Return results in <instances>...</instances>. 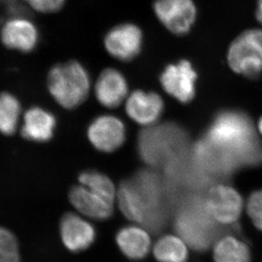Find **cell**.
<instances>
[{"label": "cell", "mask_w": 262, "mask_h": 262, "mask_svg": "<svg viewBox=\"0 0 262 262\" xmlns=\"http://www.w3.org/2000/svg\"><path fill=\"white\" fill-rule=\"evenodd\" d=\"M20 105L15 96L0 93V132L5 136L15 133L20 119Z\"/></svg>", "instance_id": "cell-20"}, {"label": "cell", "mask_w": 262, "mask_h": 262, "mask_svg": "<svg viewBox=\"0 0 262 262\" xmlns=\"http://www.w3.org/2000/svg\"><path fill=\"white\" fill-rule=\"evenodd\" d=\"M71 204L79 213L96 221H105L114 214V203L83 185L72 187Z\"/></svg>", "instance_id": "cell-15"}, {"label": "cell", "mask_w": 262, "mask_h": 262, "mask_svg": "<svg viewBox=\"0 0 262 262\" xmlns=\"http://www.w3.org/2000/svg\"><path fill=\"white\" fill-rule=\"evenodd\" d=\"M0 40L9 50L29 53L38 46L39 31L35 23L25 15H13L3 23Z\"/></svg>", "instance_id": "cell-9"}, {"label": "cell", "mask_w": 262, "mask_h": 262, "mask_svg": "<svg viewBox=\"0 0 262 262\" xmlns=\"http://www.w3.org/2000/svg\"><path fill=\"white\" fill-rule=\"evenodd\" d=\"M129 85L124 74L115 68L104 69L95 86L96 98L106 108H116L126 100Z\"/></svg>", "instance_id": "cell-12"}, {"label": "cell", "mask_w": 262, "mask_h": 262, "mask_svg": "<svg viewBox=\"0 0 262 262\" xmlns=\"http://www.w3.org/2000/svg\"><path fill=\"white\" fill-rule=\"evenodd\" d=\"M48 88L59 105L66 109H74L88 97L91 78L88 71L80 62L67 61L51 68Z\"/></svg>", "instance_id": "cell-2"}, {"label": "cell", "mask_w": 262, "mask_h": 262, "mask_svg": "<svg viewBox=\"0 0 262 262\" xmlns=\"http://www.w3.org/2000/svg\"><path fill=\"white\" fill-rule=\"evenodd\" d=\"M188 248L179 235H164L154 245V257L158 262H187Z\"/></svg>", "instance_id": "cell-19"}, {"label": "cell", "mask_w": 262, "mask_h": 262, "mask_svg": "<svg viewBox=\"0 0 262 262\" xmlns=\"http://www.w3.org/2000/svg\"><path fill=\"white\" fill-rule=\"evenodd\" d=\"M227 64L237 74L256 78L262 73V29L243 31L230 43Z\"/></svg>", "instance_id": "cell-3"}, {"label": "cell", "mask_w": 262, "mask_h": 262, "mask_svg": "<svg viewBox=\"0 0 262 262\" xmlns=\"http://www.w3.org/2000/svg\"><path fill=\"white\" fill-rule=\"evenodd\" d=\"M216 224L205 209L204 214L185 212L180 214L176 229L189 247L196 251H204L217 240Z\"/></svg>", "instance_id": "cell-7"}, {"label": "cell", "mask_w": 262, "mask_h": 262, "mask_svg": "<svg viewBox=\"0 0 262 262\" xmlns=\"http://www.w3.org/2000/svg\"><path fill=\"white\" fill-rule=\"evenodd\" d=\"M68 0H20L27 7L39 14H54L64 7Z\"/></svg>", "instance_id": "cell-23"}, {"label": "cell", "mask_w": 262, "mask_h": 262, "mask_svg": "<svg viewBox=\"0 0 262 262\" xmlns=\"http://www.w3.org/2000/svg\"><path fill=\"white\" fill-rule=\"evenodd\" d=\"M255 18L262 24V0H257L256 9H255Z\"/></svg>", "instance_id": "cell-26"}, {"label": "cell", "mask_w": 262, "mask_h": 262, "mask_svg": "<svg viewBox=\"0 0 262 262\" xmlns=\"http://www.w3.org/2000/svg\"><path fill=\"white\" fill-rule=\"evenodd\" d=\"M198 73L192 62L187 59L167 65L159 81L169 96L182 104L190 103L196 93Z\"/></svg>", "instance_id": "cell-8"}, {"label": "cell", "mask_w": 262, "mask_h": 262, "mask_svg": "<svg viewBox=\"0 0 262 262\" xmlns=\"http://www.w3.org/2000/svg\"><path fill=\"white\" fill-rule=\"evenodd\" d=\"M56 120L46 109L34 106L27 111L21 129L23 137L36 142H46L52 138Z\"/></svg>", "instance_id": "cell-17"}, {"label": "cell", "mask_w": 262, "mask_h": 262, "mask_svg": "<svg viewBox=\"0 0 262 262\" xmlns=\"http://www.w3.org/2000/svg\"><path fill=\"white\" fill-rule=\"evenodd\" d=\"M152 12L169 33L178 37L191 33L199 18L195 0H154Z\"/></svg>", "instance_id": "cell-4"}, {"label": "cell", "mask_w": 262, "mask_h": 262, "mask_svg": "<svg viewBox=\"0 0 262 262\" xmlns=\"http://www.w3.org/2000/svg\"><path fill=\"white\" fill-rule=\"evenodd\" d=\"M207 145L230 169L262 164V146L250 118L241 112L221 113L207 133Z\"/></svg>", "instance_id": "cell-1"}, {"label": "cell", "mask_w": 262, "mask_h": 262, "mask_svg": "<svg viewBox=\"0 0 262 262\" xmlns=\"http://www.w3.org/2000/svg\"><path fill=\"white\" fill-rule=\"evenodd\" d=\"M117 198L124 216L138 225H143L145 227L154 226L152 214H155L154 209L156 206L144 199L136 187L124 182L119 187Z\"/></svg>", "instance_id": "cell-14"}, {"label": "cell", "mask_w": 262, "mask_h": 262, "mask_svg": "<svg viewBox=\"0 0 262 262\" xmlns=\"http://www.w3.org/2000/svg\"><path fill=\"white\" fill-rule=\"evenodd\" d=\"M78 181L81 185L97 192L109 201L115 202L118 194L115 185L103 173L96 170H86L79 174Z\"/></svg>", "instance_id": "cell-21"}, {"label": "cell", "mask_w": 262, "mask_h": 262, "mask_svg": "<svg viewBox=\"0 0 262 262\" xmlns=\"http://www.w3.org/2000/svg\"><path fill=\"white\" fill-rule=\"evenodd\" d=\"M144 43L142 28L133 21L112 27L104 36V48L118 61L129 62L140 55Z\"/></svg>", "instance_id": "cell-5"}, {"label": "cell", "mask_w": 262, "mask_h": 262, "mask_svg": "<svg viewBox=\"0 0 262 262\" xmlns=\"http://www.w3.org/2000/svg\"><path fill=\"white\" fill-rule=\"evenodd\" d=\"M257 131L260 136H262V117H260L257 123Z\"/></svg>", "instance_id": "cell-27"}, {"label": "cell", "mask_w": 262, "mask_h": 262, "mask_svg": "<svg viewBox=\"0 0 262 262\" xmlns=\"http://www.w3.org/2000/svg\"><path fill=\"white\" fill-rule=\"evenodd\" d=\"M116 242L120 251L130 260H142L151 250L150 235L139 225L127 226L119 230Z\"/></svg>", "instance_id": "cell-16"}, {"label": "cell", "mask_w": 262, "mask_h": 262, "mask_svg": "<svg viewBox=\"0 0 262 262\" xmlns=\"http://www.w3.org/2000/svg\"><path fill=\"white\" fill-rule=\"evenodd\" d=\"M15 250H18V245L15 236L7 229L0 227V251Z\"/></svg>", "instance_id": "cell-24"}, {"label": "cell", "mask_w": 262, "mask_h": 262, "mask_svg": "<svg viewBox=\"0 0 262 262\" xmlns=\"http://www.w3.org/2000/svg\"><path fill=\"white\" fill-rule=\"evenodd\" d=\"M60 232L65 247L74 253L81 252L91 247L96 237L93 225L73 213H68L62 217Z\"/></svg>", "instance_id": "cell-13"}, {"label": "cell", "mask_w": 262, "mask_h": 262, "mask_svg": "<svg viewBox=\"0 0 262 262\" xmlns=\"http://www.w3.org/2000/svg\"><path fill=\"white\" fill-rule=\"evenodd\" d=\"M214 262H250L251 252L244 240L232 234L220 237L213 245Z\"/></svg>", "instance_id": "cell-18"}, {"label": "cell", "mask_w": 262, "mask_h": 262, "mask_svg": "<svg viewBox=\"0 0 262 262\" xmlns=\"http://www.w3.org/2000/svg\"><path fill=\"white\" fill-rule=\"evenodd\" d=\"M0 262H20L18 250L0 251Z\"/></svg>", "instance_id": "cell-25"}, {"label": "cell", "mask_w": 262, "mask_h": 262, "mask_svg": "<svg viewBox=\"0 0 262 262\" xmlns=\"http://www.w3.org/2000/svg\"><path fill=\"white\" fill-rule=\"evenodd\" d=\"M245 207L253 225L262 232V190L253 192L249 196Z\"/></svg>", "instance_id": "cell-22"}, {"label": "cell", "mask_w": 262, "mask_h": 262, "mask_svg": "<svg viewBox=\"0 0 262 262\" xmlns=\"http://www.w3.org/2000/svg\"><path fill=\"white\" fill-rule=\"evenodd\" d=\"M204 207L217 224L232 226L239 220L245 208L244 199L234 187L219 184L208 192Z\"/></svg>", "instance_id": "cell-6"}, {"label": "cell", "mask_w": 262, "mask_h": 262, "mask_svg": "<svg viewBox=\"0 0 262 262\" xmlns=\"http://www.w3.org/2000/svg\"><path fill=\"white\" fill-rule=\"evenodd\" d=\"M164 103L155 92L133 91L126 99L125 111L131 120L142 126L155 124L164 113Z\"/></svg>", "instance_id": "cell-11"}, {"label": "cell", "mask_w": 262, "mask_h": 262, "mask_svg": "<svg viewBox=\"0 0 262 262\" xmlns=\"http://www.w3.org/2000/svg\"><path fill=\"white\" fill-rule=\"evenodd\" d=\"M87 136L96 150L111 154L124 145L126 140V128L119 118L106 114L91 122Z\"/></svg>", "instance_id": "cell-10"}]
</instances>
